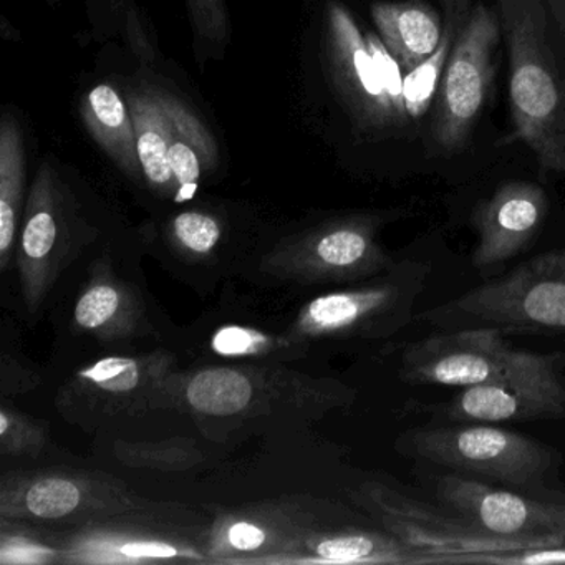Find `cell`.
Here are the masks:
<instances>
[{"label":"cell","instance_id":"cell-1","mask_svg":"<svg viewBox=\"0 0 565 565\" xmlns=\"http://www.w3.org/2000/svg\"><path fill=\"white\" fill-rule=\"evenodd\" d=\"M353 398L355 392L343 383L313 379L284 362L203 363L174 372L157 408L178 409L198 422L319 419Z\"/></svg>","mask_w":565,"mask_h":565},{"label":"cell","instance_id":"cell-2","mask_svg":"<svg viewBox=\"0 0 565 565\" xmlns=\"http://www.w3.org/2000/svg\"><path fill=\"white\" fill-rule=\"evenodd\" d=\"M515 135L544 170L565 174V19L547 0H498Z\"/></svg>","mask_w":565,"mask_h":565},{"label":"cell","instance_id":"cell-3","mask_svg":"<svg viewBox=\"0 0 565 565\" xmlns=\"http://www.w3.org/2000/svg\"><path fill=\"white\" fill-rule=\"evenodd\" d=\"M418 319L448 329L565 337V247L539 254Z\"/></svg>","mask_w":565,"mask_h":565},{"label":"cell","instance_id":"cell-4","mask_svg":"<svg viewBox=\"0 0 565 565\" xmlns=\"http://www.w3.org/2000/svg\"><path fill=\"white\" fill-rule=\"evenodd\" d=\"M382 220L352 216L277 241L254 257V273L280 287L350 286L382 276L396 260L379 241Z\"/></svg>","mask_w":565,"mask_h":565},{"label":"cell","instance_id":"cell-5","mask_svg":"<svg viewBox=\"0 0 565 565\" xmlns=\"http://www.w3.org/2000/svg\"><path fill=\"white\" fill-rule=\"evenodd\" d=\"M428 276L426 264L402 260L382 276L307 300L287 332L310 347L326 340L388 339L408 326Z\"/></svg>","mask_w":565,"mask_h":565},{"label":"cell","instance_id":"cell-6","mask_svg":"<svg viewBox=\"0 0 565 565\" xmlns=\"http://www.w3.org/2000/svg\"><path fill=\"white\" fill-rule=\"evenodd\" d=\"M145 504L124 481L102 471L54 466L6 472L0 481V519L38 527H78Z\"/></svg>","mask_w":565,"mask_h":565},{"label":"cell","instance_id":"cell-7","mask_svg":"<svg viewBox=\"0 0 565 565\" xmlns=\"http://www.w3.org/2000/svg\"><path fill=\"white\" fill-rule=\"evenodd\" d=\"M396 449L409 458L521 489L541 484L555 461L547 446L492 423L409 429L396 441Z\"/></svg>","mask_w":565,"mask_h":565},{"label":"cell","instance_id":"cell-8","mask_svg":"<svg viewBox=\"0 0 565 565\" xmlns=\"http://www.w3.org/2000/svg\"><path fill=\"white\" fill-rule=\"evenodd\" d=\"M167 349L140 355H107L78 369L58 390L55 408L65 422L95 429L114 419L157 408L168 380L178 372Z\"/></svg>","mask_w":565,"mask_h":565},{"label":"cell","instance_id":"cell-9","mask_svg":"<svg viewBox=\"0 0 565 565\" xmlns=\"http://www.w3.org/2000/svg\"><path fill=\"white\" fill-rule=\"evenodd\" d=\"M92 241L94 234L75 220L51 167L44 164L32 184L12 266L18 270L25 313L38 317L44 310L58 280Z\"/></svg>","mask_w":565,"mask_h":565},{"label":"cell","instance_id":"cell-10","mask_svg":"<svg viewBox=\"0 0 565 565\" xmlns=\"http://www.w3.org/2000/svg\"><path fill=\"white\" fill-rule=\"evenodd\" d=\"M426 409L452 423L565 418V355L515 350L501 376L466 386L448 402Z\"/></svg>","mask_w":565,"mask_h":565},{"label":"cell","instance_id":"cell-11","mask_svg":"<svg viewBox=\"0 0 565 565\" xmlns=\"http://www.w3.org/2000/svg\"><path fill=\"white\" fill-rule=\"evenodd\" d=\"M147 508L140 505L57 535L61 562L138 565L207 561V531H186L171 522L168 512H145Z\"/></svg>","mask_w":565,"mask_h":565},{"label":"cell","instance_id":"cell-12","mask_svg":"<svg viewBox=\"0 0 565 565\" xmlns=\"http://www.w3.org/2000/svg\"><path fill=\"white\" fill-rule=\"evenodd\" d=\"M360 501L375 512L390 532L418 548L429 564L452 565L462 555L518 551L542 544H565L561 532L501 537L489 534L459 515H445L422 502L412 501L383 484H365Z\"/></svg>","mask_w":565,"mask_h":565},{"label":"cell","instance_id":"cell-13","mask_svg":"<svg viewBox=\"0 0 565 565\" xmlns=\"http://www.w3.org/2000/svg\"><path fill=\"white\" fill-rule=\"evenodd\" d=\"M501 32L499 15L486 6L469 12L459 29L439 84L433 128L436 145L445 154L465 147L484 107Z\"/></svg>","mask_w":565,"mask_h":565},{"label":"cell","instance_id":"cell-14","mask_svg":"<svg viewBox=\"0 0 565 565\" xmlns=\"http://www.w3.org/2000/svg\"><path fill=\"white\" fill-rule=\"evenodd\" d=\"M68 332L107 349H130L160 335L147 294L115 269L110 257L95 259L68 302Z\"/></svg>","mask_w":565,"mask_h":565},{"label":"cell","instance_id":"cell-15","mask_svg":"<svg viewBox=\"0 0 565 565\" xmlns=\"http://www.w3.org/2000/svg\"><path fill=\"white\" fill-rule=\"evenodd\" d=\"M514 352L498 329L436 333L403 349L399 379L408 385L466 388L501 376Z\"/></svg>","mask_w":565,"mask_h":565},{"label":"cell","instance_id":"cell-16","mask_svg":"<svg viewBox=\"0 0 565 565\" xmlns=\"http://www.w3.org/2000/svg\"><path fill=\"white\" fill-rule=\"evenodd\" d=\"M309 524L307 514L277 502L224 512L207 529V561L286 564Z\"/></svg>","mask_w":565,"mask_h":565},{"label":"cell","instance_id":"cell-17","mask_svg":"<svg viewBox=\"0 0 565 565\" xmlns=\"http://www.w3.org/2000/svg\"><path fill=\"white\" fill-rule=\"evenodd\" d=\"M547 210L544 190L524 181L504 184L491 198L481 201L471 217L478 234L472 267L481 276L501 274L505 264L537 237Z\"/></svg>","mask_w":565,"mask_h":565},{"label":"cell","instance_id":"cell-18","mask_svg":"<svg viewBox=\"0 0 565 565\" xmlns=\"http://www.w3.org/2000/svg\"><path fill=\"white\" fill-rule=\"evenodd\" d=\"M329 24L333 75L356 120L373 130L402 125L408 115L390 97L369 41L363 39L352 15L340 6H333Z\"/></svg>","mask_w":565,"mask_h":565},{"label":"cell","instance_id":"cell-19","mask_svg":"<svg viewBox=\"0 0 565 565\" xmlns=\"http://www.w3.org/2000/svg\"><path fill=\"white\" fill-rule=\"evenodd\" d=\"M435 494L449 511L489 534L519 537L555 532L545 502L492 488L479 479L441 476Z\"/></svg>","mask_w":565,"mask_h":565},{"label":"cell","instance_id":"cell-20","mask_svg":"<svg viewBox=\"0 0 565 565\" xmlns=\"http://www.w3.org/2000/svg\"><path fill=\"white\" fill-rule=\"evenodd\" d=\"M426 565L428 557L392 532L319 529L310 522L286 564Z\"/></svg>","mask_w":565,"mask_h":565},{"label":"cell","instance_id":"cell-21","mask_svg":"<svg viewBox=\"0 0 565 565\" xmlns=\"http://www.w3.org/2000/svg\"><path fill=\"white\" fill-rule=\"evenodd\" d=\"M194 343H200L196 355L213 362L224 360L221 363H290L303 359L310 350V345L290 335L287 327L279 330L234 320L201 327L200 340Z\"/></svg>","mask_w":565,"mask_h":565},{"label":"cell","instance_id":"cell-22","mask_svg":"<svg viewBox=\"0 0 565 565\" xmlns=\"http://www.w3.org/2000/svg\"><path fill=\"white\" fill-rule=\"evenodd\" d=\"M167 253L174 270L186 274H224L227 267L241 263L239 257L227 253V227L216 214L191 210L177 214L168 223L164 234Z\"/></svg>","mask_w":565,"mask_h":565},{"label":"cell","instance_id":"cell-23","mask_svg":"<svg viewBox=\"0 0 565 565\" xmlns=\"http://www.w3.org/2000/svg\"><path fill=\"white\" fill-rule=\"evenodd\" d=\"M372 18L382 34L383 44L406 72L422 65L441 44V19L425 0L379 2Z\"/></svg>","mask_w":565,"mask_h":565},{"label":"cell","instance_id":"cell-24","mask_svg":"<svg viewBox=\"0 0 565 565\" xmlns=\"http://www.w3.org/2000/svg\"><path fill=\"white\" fill-rule=\"evenodd\" d=\"M128 108L134 118L145 180L160 196L177 201V183L170 164L173 121L168 111V95L150 88L134 92L128 98Z\"/></svg>","mask_w":565,"mask_h":565},{"label":"cell","instance_id":"cell-25","mask_svg":"<svg viewBox=\"0 0 565 565\" xmlns=\"http://www.w3.org/2000/svg\"><path fill=\"white\" fill-rule=\"evenodd\" d=\"M168 111L173 121L170 164L177 183V201L190 200L204 174L216 167L217 147L203 121L177 98L168 97Z\"/></svg>","mask_w":565,"mask_h":565},{"label":"cell","instance_id":"cell-26","mask_svg":"<svg viewBox=\"0 0 565 565\" xmlns=\"http://www.w3.org/2000/svg\"><path fill=\"white\" fill-rule=\"evenodd\" d=\"M25 157L18 120L6 115L0 125V270L14 266L24 203Z\"/></svg>","mask_w":565,"mask_h":565},{"label":"cell","instance_id":"cell-27","mask_svg":"<svg viewBox=\"0 0 565 565\" xmlns=\"http://www.w3.org/2000/svg\"><path fill=\"white\" fill-rule=\"evenodd\" d=\"M82 117L92 137L128 177L134 180L143 177L134 118L114 87L98 85L90 90L82 107Z\"/></svg>","mask_w":565,"mask_h":565},{"label":"cell","instance_id":"cell-28","mask_svg":"<svg viewBox=\"0 0 565 565\" xmlns=\"http://www.w3.org/2000/svg\"><path fill=\"white\" fill-rule=\"evenodd\" d=\"M465 19V0H448L441 44L431 57L426 58L413 71L406 72L403 77V104L409 118H422L428 111L435 95H438L446 62Z\"/></svg>","mask_w":565,"mask_h":565},{"label":"cell","instance_id":"cell-29","mask_svg":"<svg viewBox=\"0 0 565 565\" xmlns=\"http://www.w3.org/2000/svg\"><path fill=\"white\" fill-rule=\"evenodd\" d=\"M118 461L134 468L186 471L203 459L200 445L191 438H170L150 443H117Z\"/></svg>","mask_w":565,"mask_h":565},{"label":"cell","instance_id":"cell-30","mask_svg":"<svg viewBox=\"0 0 565 565\" xmlns=\"http://www.w3.org/2000/svg\"><path fill=\"white\" fill-rule=\"evenodd\" d=\"M2 564H49L62 561V548L57 535L47 537L44 532L35 531L38 525L25 522L2 521Z\"/></svg>","mask_w":565,"mask_h":565},{"label":"cell","instance_id":"cell-31","mask_svg":"<svg viewBox=\"0 0 565 565\" xmlns=\"http://www.w3.org/2000/svg\"><path fill=\"white\" fill-rule=\"evenodd\" d=\"M51 448L49 429L14 406L0 409V455L2 458H39Z\"/></svg>","mask_w":565,"mask_h":565},{"label":"cell","instance_id":"cell-32","mask_svg":"<svg viewBox=\"0 0 565 565\" xmlns=\"http://www.w3.org/2000/svg\"><path fill=\"white\" fill-rule=\"evenodd\" d=\"M551 565L565 564V544H542L508 552H488L458 557L452 565Z\"/></svg>","mask_w":565,"mask_h":565},{"label":"cell","instance_id":"cell-33","mask_svg":"<svg viewBox=\"0 0 565 565\" xmlns=\"http://www.w3.org/2000/svg\"><path fill=\"white\" fill-rule=\"evenodd\" d=\"M198 32L207 38H223L226 34V11L223 0H188Z\"/></svg>","mask_w":565,"mask_h":565},{"label":"cell","instance_id":"cell-34","mask_svg":"<svg viewBox=\"0 0 565 565\" xmlns=\"http://www.w3.org/2000/svg\"><path fill=\"white\" fill-rule=\"evenodd\" d=\"M545 508H547L548 518H551L552 529L565 535V505L547 504L545 502Z\"/></svg>","mask_w":565,"mask_h":565}]
</instances>
